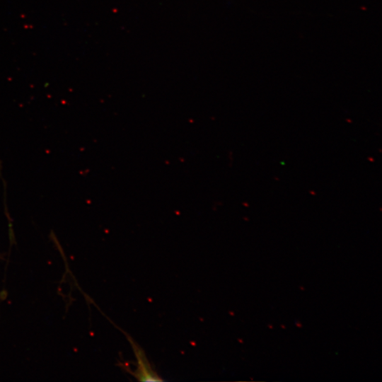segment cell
<instances>
[{
  "label": "cell",
  "mask_w": 382,
  "mask_h": 382,
  "mask_svg": "<svg viewBox=\"0 0 382 382\" xmlns=\"http://www.w3.org/2000/svg\"><path fill=\"white\" fill-rule=\"evenodd\" d=\"M134 351L137 358V369L134 373L135 377L140 381H161L162 380L150 366L143 352L133 343Z\"/></svg>",
  "instance_id": "cell-1"
}]
</instances>
